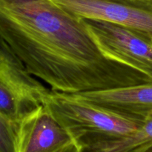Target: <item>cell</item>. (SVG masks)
<instances>
[{
  "label": "cell",
  "mask_w": 152,
  "mask_h": 152,
  "mask_svg": "<svg viewBox=\"0 0 152 152\" xmlns=\"http://www.w3.org/2000/svg\"><path fill=\"white\" fill-rule=\"evenodd\" d=\"M50 89L30 74L0 37V114L16 124L44 105Z\"/></svg>",
  "instance_id": "obj_3"
},
{
  "label": "cell",
  "mask_w": 152,
  "mask_h": 152,
  "mask_svg": "<svg viewBox=\"0 0 152 152\" xmlns=\"http://www.w3.org/2000/svg\"><path fill=\"white\" fill-rule=\"evenodd\" d=\"M59 152H82V148L79 143L74 142Z\"/></svg>",
  "instance_id": "obj_9"
},
{
  "label": "cell",
  "mask_w": 152,
  "mask_h": 152,
  "mask_svg": "<svg viewBox=\"0 0 152 152\" xmlns=\"http://www.w3.org/2000/svg\"><path fill=\"white\" fill-rule=\"evenodd\" d=\"M18 126L0 114V152H17Z\"/></svg>",
  "instance_id": "obj_8"
},
{
  "label": "cell",
  "mask_w": 152,
  "mask_h": 152,
  "mask_svg": "<svg viewBox=\"0 0 152 152\" xmlns=\"http://www.w3.org/2000/svg\"><path fill=\"white\" fill-rule=\"evenodd\" d=\"M44 105L80 145L132 134L143 123L82 100L69 94L50 90Z\"/></svg>",
  "instance_id": "obj_2"
},
{
  "label": "cell",
  "mask_w": 152,
  "mask_h": 152,
  "mask_svg": "<svg viewBox=\"0 0 152 152\" xmlns=\"http://www.w3.org/2000/svg\"><path fill=\"white\" fill-rule=\"evenodd\" d=\"M83 19L105 56L152 79V44L121 25L96 19Z\"/></svg>",
  "instance_id": "obj_5"
},
{
  "label": "cell",
  "mask_w": 152,
  "mask_h": 152,
  "mask_svg": "<svg viewBox=\"0 0 152 152\" xmlns=\"http://www.w3.org/2000/svg\"><path fill=\"white\" fill-rule=\"evenodd\" d=\"M80 19L125 27L152 44V0H52Z\"/></svg>",
  "instance_id": "obj_4"
},
{
  "label": "cell",
  "mask_w": 152,
  "mask_h": 152,
  "mask_svg": "<svg viewBox=\"0 0 152 152\" xmlns=\"http://www.w3.org/2000/svg\"><path fill=\"white\" fill-rule=\"evenodd\" d=\"M0 37L53 91L71 94L152 80L105 56L83 19L52 0H0Z\"/></svg>",
  "instance_id": "obj_1"
},
{
  "label": "cell",
  "mask_w": 152,
  "mask_h": 152,
  "mask_svg": "<svg viewBox=\"0 0 152 152\" xmlns=\"http://www.w3.org/2000/svg\"><path fill=\"white\" fill-rule=\"evenodd\" d=\"M74 142L45 105L19 123L17 152H59Z\"/></svg>",
  "instance_id": "obj_6"
},
{
  "label": "cell",
  "mask_w": 152,
  "mask_h": 152,
  "mask_svg": "<svg viewBox=\"0 0 152 152\" xmlns=\"http://www.w3.org/2000/svg\"><path fill=\"white\" fill-rule=\"evenodd\" d=\"M145 152H152V145L149 147V148H148V150H147V151Z\"/></svg>",
  "instance_id": "obj_10"
},
{
  "label": "cell",
  "mask_w": 152,
  "mask_h": 152,
  "mask_svg": "<svg viewBox=\"0 0 152 152\" xmlns=\"http://www.w3.org/2000/svg\"><path fill=\"white\" fill-rule=\"evenodd\" d=\"M71 95L140 123L152 115V80L127 87Z\"/></svg>",
  "instance_id": "obj_7"
}]
</instances>
